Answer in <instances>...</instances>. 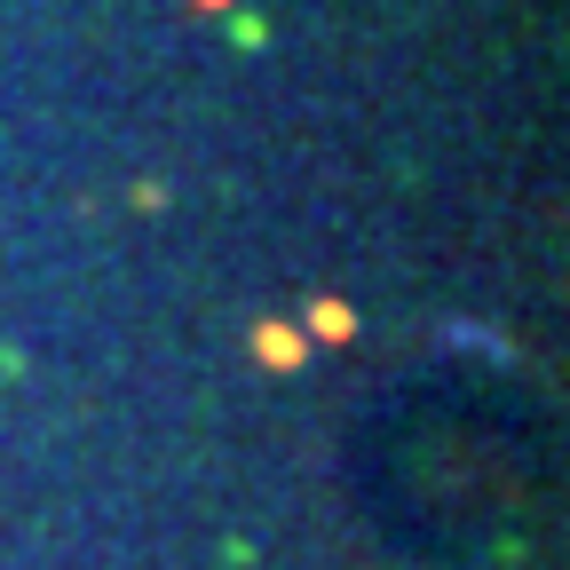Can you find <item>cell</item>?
I'll return each mask as SVG.
<instances>
[{"mask_svg": "<svg viewBox=\"0 0 570 570\" xmlns=\"http://www.w3.org/2000/svg\"><path fill=\"white\" fill-rule=\"evenodd\" d=\"M302 317H309V341H356V309L341 294H317Z\"/></svg>", "mask_w": 570, "mask_h": 570, "instance_id": "obj_2", "label": "cell"}, {"mask_svg": "<svg viewBox=\"0 0 570 570\" xmlns=\"http://www.w3.org/2000/svg\"><path fill=\"white\" fill-rule=\"evenodd\" d=\"M190 9H206V17H230V9H238V0H190Z\"/></svg>", "mask_w": 570, "mask_h": 570, "instance_id": "obj_3", "label": "cell"}, {"mask_svg": "<svg viewBox=\"0 0 570 570\" xmlns=\"http://www.w3.org/2000/svg\"><path fill=\"white\" fill-rule=\"evenodd\" d=\"M246 348H254L262 373H302V365H309V333L285 325V317H262V325L246 333Z\"/></svg>", "mask_w": 570, "mask_h": 570, "instance_id": "obj_1", "label": "cell"}]
</instances>
